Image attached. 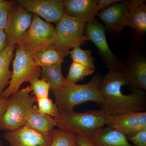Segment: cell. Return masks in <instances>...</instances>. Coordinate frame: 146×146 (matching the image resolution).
Wrapping results in <instances>:
<instances>
[{
  "label": "cell",
  "instance_id": "5b68a950",
  "mask_svg": "<svg viewBox=\"0 0 146 146\" xmlns=\"http://www.w3.org/2000/svg\"><path fill=\"white\" fill-rule=\"evenodd\" d=\"M33 14L30 27L16 44L31 55L53 46L57 39L53 25Z\"/></svg>",
  "mask_w": 146,
  "mask_h": 146
},
{
  "label": "cell",
  "instance_id": "7402d4cb",
  "mask_svg": "<svg viewBox=\"0 0 146 146\" xmlns=\"http://www.w3.org/2000/svg\"><path fill=\"white\" fill-rule=\"evenodd\" d=\"M95 71L87 66L73 61L70 65L68 75L65 78L66 84H76L85 77L92 74Z\"/></svg>",
  "mask_w": 146,
  "mask_h": 146
},
{
  "label": "cell",
  "instance_id": "3957f363",
  "mask_svg": "<svg viewBox=\"0 0 146 146\" xmlns=\"http://www.w3.org/2000/svg\"><path fill=\"white\" fill-rule=\"evenodd\" d=\"M109 115L100 110L77 113H59L55 119L59 129L81 134L90 138L106 125Z\"/></svg>",
  "mask_w": 146,
  "mask_h": 146
},
{
  "label": "cell",
  "instance_id": "4fadbf2b",
  "mask_svg": "<svg viewBox=\"0 0 146 146\" xmlns=\"http://www.w3.org/2000/svg\"><path fill=\"white\" fill-rule=\"evenodd\" d=\"M17 2L30 13L47 23L57 25L65 14L62 0H18Z\"/></svg>",
  "mask_w": 146,
  "mask_h": 146
},
{
  "label": "cell",
  "instance_id": "ffe728a7",
  "mask_svg": "<svg viewBox=\"0 0 146 146\" xmlns=\"http://www.w3.org/2000/svg\"><path fill=\"white\" fill-rule=\"evenodd\" d=\"M15 47L16 46H7L0 55V96L9 84L12 77V72L10 70L9 66L14 57Z\"/></svg>",
  "mask_w": 146,
  "mask_h": 146
},
{
  "label": "cell",
  "instance_id": "2e32d148",
  "mask_svg": "<svg viewBox=\"0 0 146 146\" xmlns=\"http://www.w3.org/2000/svg\"><path fill=\"white\" fill-rule=\"evenodd\" d=\"M131 1V5L126 21V27H129L135 31L136 39L141 42V39L146 33V1Z\"/></svg>",
  "mask_w": 146,
  "mask_h": 146
},
{
  "label": "cell",
  "instance_id": "603a6c76",
  "mask_svg": "<svg viewBox=\"0 0 146 146\" xmlns=\"http://www.w3.org/2000/svg\"><path fill=\"white\" fill-rule=\"evenodd\" d=\"M52 133V141L50 146H74L76 144V133L59 129H54Z\"/></svg>",
  "mask_w": 146,
  "mask_h": 146
},
{
  "label": "cell",
  "instance_id": "1f68e13d",
  "mask_svg": "<svg viewBox=\"0 0 146 146\" xmlns=\"http://www.w3.org/2000/svg\"><path fill=\"white\" fill-rule=\"evenodd\" d=\"M8 104V98L4 99L0 97V117L5 112Z\"/></svg>",
  "mask_w": 146,
  "mask_h": 146
},
{
  "label": "cell",
  "instance_id": "9a60e30c",
  "mask_svg": "<svg viewBox=\"0 0 146 146\" xmlns=\"http://www.w3.org/2000/svg\"><path fill=\"white\" fill-rule=\"evenodd\" d=\"M63 4L65 14L86 23L100 11L98 0H65Z\"/></svg>",
  "mask_w": 146,
  "mask_h": 146
},
{
  "label": "cell",
  "instance_id": "d6a6232c",
  "mask_svg": "<svg viewBox=\"0 0 146 146\" xmlns=\"http://www.w3.org/2000/svg\"><path fill=\"white\" fill-rule=\"evenodd\" d=\"M10 1H5V0H0V8L5 5L7 4Z\"/></svg>",
  "mask_w": 146,
  "mask_h": 146
},
{
  "label": "cell",
  "instance_id": "836d02e7",
  "mask_svg": "<svg viewBox=\"0 0 146 146\" xmlns=\"http://www.w3.org/2000/svg\"><path fill=\"white\" fill-rule=\"evenodd\" d=\"M0 146H4L3 145V141H0Z\"/></svg>",
  "mask_w": 146,
  "mask_h": 146
},
{
  "label": "cell",
  "instance_id": "6da1fadb",
  "mask_svg": "<svg viewBox=\"0 0 146 146\" xmlns=\"http://www.w3.org/2000/svg\"><path fill=\"white\" fill-rule=\"evenodd\" d=\"M128 85L127 80L121 72L109 70L102 76L99 90L103 102L100 110L108 115L131 111H146V92L138 89L124 95L121 89L123 86Z\"/></svg>",
  "mask_w": 146,
  "mask_h": 146
},
{
  "label": "cell",
  "instance_id": "83f0119b",
  "mask_svg": "<svg viewBox=\"0 0 146 146\" xmlns=\"http://www.w3.org/2000/svg\"><path fill=\"white\" fill-rule=\"evenodd\" d=\"M135 146H146V130L127 138Z\"/></svg>",
  "mask_w": 146,
  "mask_h": 146
},
{
  "label": "cell",
  "instance_id": "52a82bcc",
  "mask_svg": "<svg viewBox=\"0 0 146 146\" xmlns=\"http://www.w3.org/2000/svg\"><path fill=\"white\" fill-rule=\"evenodd\" d=\"M12 64V77L8 87L0 96L2 98L8 99L20 89L22 84L29 79L41 76V68L35 63L32 55L18 45Z\"/></svg>",
  "mask_w": 146,
  "mask_h": 146
},
{
  "label": "cell",
  "instance_id": "d6986e66",
  "mask_svg": "<svg viewBox=\"0 0 146 146\" xmlns=\"http://www.w3.org/2000/svg\"><path fill=\"white\" fill-rule=\"evenodd\" d=\"M61 66L59 63L41 68V79L50 84L51 90H60L66 84Z\"/></svg>",
  "mask_w": 146,
  "mask_h": 146
},
{
  "label": "cell",
  "instance_id": "44dd1931",
  "mask_svg": "<svg viewBox=\"0 0 146 146\" xmlns=\"http://www.w3.org/2000/svg\"><path fill=\"white\" fill-rule=\"evenodd\" d=\"M33 59L40 68L54 64H62L65 56L58 50L53 46L32 55Z\"/></svg>",
  "mask_w": 146,
  "mask_h": 146
},
{
  "label": "cell",
  "instance_id": "4316f807",
  "mask_svg": "<svg viewBox=\"0 0 146 146\" xmlns=\"http://www.w3.org/2000/svg\"><path fill=\"white\" fill-rule=\"evenodd\" d=\"M13 1H10L0 8V30H5L8 20L9 9Z\"/></svg>",
  "mask_w": 146,
  "mask_h": 146
},
{
  "label": "cell",
  "instance_id": "cb8c5ba5",
  "mask_svg": "<svg viewBox=\"0 0 146 146\" xmlns=\"http://www.w3.org/2000/svg\"><path fill=\"white\" fill-rule=\"evenodd\" d=\"M91 50H83L80 46H78L74 47L69 54L74 62L80 63L95 70V59L91 55Z\"/></svg>",
  "mask_w": 146,
  "mask_h": 146
},
{
  "label": "cell",
  "instance_id": "f546056e",
  "mask_svg": "<svg viewBox=\"0 0 146 146\" xmlns=\"http://www.w3.org/2000/svg\"><path fill=\"white\" fill-rule=\"evenodd\" d=\"M7 47V35L5 31L0 30V55Z\"/></svg>",
  "mask_w": 146,
  "mask_h": 146
},
{
  "label": "cell",
  "instance_id": "30bf717a",
  "mask_svg": "<svg viewBox=\"0 0 146 146\" xmlns=\"http://www.w3.org/2000/svg\"><path fill=\"white\" fill-rule=\"evenodd\" d=\"M121 73L127 80V86L131 91L146 90V58L140 50L131 48L127 59L123 62Z\"/></svg>",
  "mask_w": 146,
  "mask_h": 146
},
{
  "label": "cell",
  "instance_id": "7c38bea8",
  "mask_svg": "<svg viewBox=\"0 0 146 146\" xmlns=\"http://www.w3.org/2000/svg\"><path fill=\"white\" fill-rule=\"evenodd\" d=\"M106 125L127 138L131 137L146 130V112L131 111L109 115Z\"/></svg>",
  "mask_w": 146,
  "mask_h": 146
},
{
  "label": "cell",
  "instance_id": "484cf974",
  "mask_svg": "<svg viewBox=\"0 0 146 146\" xmlns=\"http://www.w3.org/2000/svg\"><path fill=\"white\" fill-rule=\"evenodd\" d=\"M39 111L43 114L49 115L55 119L60 111L55 103H54L49 97L36 99Z\"/></svg>",
  "mask_w": 146,
  "mask_h": 146
},
{
  "label": "cell",
  "instance_id": "ac0fdd59",
  "mask_svg": "<svg viewBox=\"0 0 146 146\" xmlns=\"http://www.w3.org/2000/svg\"><path fill=\"white\" fill-rule=\"evenodd\" d=\"M57 125L54 118L40 112L36 105L33 106L27 119L26 126L45 135L51 133Z\"/></svg>",
  "mask_w": 146,
  "mask_h": 146
},
{
  "label": "cell",
  "instance_id": "d4e9b609",
  "mask_svg": "<svg viewBox=\"0 0 146 146\" xmlns=\"http://www.w3.org/2000/svg\"><path fill=\"white\" fill-rule=\"evenodd\" d=\"M27 82L30 84L27 88L30 92L32 91L36 99L48 97L50 87L44 80L39 78L33 77L29 79Z\"/></svg>",
  "mask_w": 146,
  "mask_h": 146
},
{
  "label": "cell",
  "instance_id": "5bb4252c",
  "mask_svg": "<svg viewBox=\"0 0 146 146\" xmlns=\"http://www.w3.org/2000/svg\"><path fill=\"white\" fill-rule=\"evenodd\" d=\"M3 137L9 146H50L52 141V132L50 135H44L26 125L7 131Z\"/></svg>",
  "mask_w": 146,
  "mask_h": 146
},
{
  "label": "cell",
  "instance_id": "8fae6325",
  "mask_svg": "<svg viewBox=\"0 0 146 146\" xmlns=\"http://www.w3.org/2000/svg\"><path fill=\"white\" fill-rule=\"evenodd\" d=\"M131 5V0H120L100 11L97 16L105 25L106 30L113 36H119L126 27Z\"/></svg>",
  "mask_w": 146,
  "mask_h": 146
},
{
  "label": "cell",
  "instance_id": "9c48e42d",
  "mask_svg": "<svg viewBox=\"0 0 146 146\" xmlns=\"http://www.w3.org/2000/svg\"><path fill=\"white\" fill-rule=\"evenodd\" d=\"M32 13L14 1L9 9L8 20L5 31L7 46H16L31 25Z\"/></svg>",
  "mask_w": 146,
  "mask_h": 146
},
{
  "label": "cell",
  "instance_id": "ba28073f",
  "mask_svg": "<svg viewBox=\"0 0 146 146\" xmlns=\"http://www.w3.org/2000/svg\"><path fill=\"white\" fill-rule=\"evenodd\" d=\"M85 32L88 41L92 42L98 48L99 54L106 68L110 71L121 72L123 61L114 54L110 48L104 26L95 18L86 23Z\"/></svg>",
  "mask_w": 146,
  "mask_h": 146
},
{
  "label": "cell",
  "instance_id": "277c9868",
  "mask_svg": "<svg viewBox=\"0 0 146 146\" xmlns=\"http://www.w3.org/2000/svg\"><path fill=\"white\" fill-rule=\"evenodd\" d=\"M27 87L19 89L8 98L7 108L0 117V130L13 131L25 126L31 110L36 102Z\"/></svg>",
  "mask_w": 146,
  "mask_h": 146
},
{
  "label": "cell",
  "instance_id": "7a4b0ae2",
  "mask_svg": "<svg viewBox=\"0 0 146 146\" xmlns=\"http://www.w3.org/2000/svg\"><path fill=\"white\" fill-rule=\"evenodd\" d=\"M101 76L97 73L85 84H66L60 90H51L60 113L74 112L76 106L88 102H94L100 107L103 102L99 90Z\"/></svg>",
  "mask_w": 146,
  "mask_h": 146
},
{
  "label": "cell",
  "instance_id": "e575fe53",
  "mask_svg": "<svg viewBox=\"0 0 146 146\" xmlns=\"http://www.w3.org/2000/svg\"><path fill=\"white\" fill-rule=\"evenodd\" d=\"M74 146H78V145H77V144H76V145H75Z\"/></svg>",
  "mask_w": 146,
  "mask_h": 146
},
{
  "label": "cell",
  "instance_id": "4dcf8cb0",
  "mask_svg": "<svg viewBox=\"0 0 146 146\" xmlns=\"http://www.w3.org/2000/svg\"><path fill=\"white\" fill-rule=\"evenodd\" d=\"M120 0H98L99 8L100 11L108 6L119 1Z\"/></svg>",
  "mask_w": 146,
  "mask_h": 146
},
{
  "label": "cell",
  "instance_id": "f1b7e54d",
  "mask_svg": "<svg viewBox=\"0 0 146 146\" xmlns=\"http://www.w3.org/2000/svg\"><path fill=\"white\" fill-rule=\"evenodd\" d=\"M76 144L78 146H95L88 137L79 134L77 135Z\"/></svg>",
  "mask_w": 146,
  "mask_h": 146
},
{
  "label": "cell",
  "instance_id": "8992f818",
  "mask_svg": "<svg viewBox=\"0 0 146 146\" xmlns=\"http://www.w3.org/2000/svg\"><path fill=\"white\" fill-rule=\"evenodd\" d=\"M86 24L65 13L56 25L57 39L53 46L65 57L68 56L71 49L84 44L88 41L85 32Z\"/></svg>",
  "mask_w": 146,
  "mask_h": 146
},
{
  "label": "cell",
  "instance_id": "e0dca14e",
  "mask_svg": "<svg viewBox=\"0 0 146 146\" xmlns=\"http://www.w3.org/2000/svg\"><path fill=\"white\" fill-rule=\"evenodd\" d=\"M89 138L95 146H135L123 133L108 126L100 129Z\"/></svg>",
  "mask_w": 146,
  "mask_h": 146
}]
</instances>
